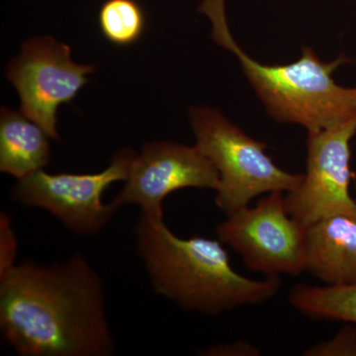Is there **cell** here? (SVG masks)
Returning <instances> with one entry per match:
<instances>
[{
	"label": "cell",
	"mask_w": 356,
	"mask_h": 356,
	"mask_svg": "<svg viewBox=\"0 0 356 356\" xmlns=\"http://www.w3.org/2000/svg\"><path fill=\"white\" fill-rule=\"evenodd\" d=\"M0 331L21 356H109L115 351L104 287L81 254L24 261L0 277Z\"/></svg>",
	"instance_id": "1"
},
{
	"label": "cell",
	"mask_w": 356,
	"mask_h": 356,
	"mask_svg": "<svg viewBox=\"0 0 356 356\" xmlns=\"http://www.w3.org/2000/svg\"><path fill=\"white\" fill-rule=\"evenodd\" d=\"M134 231L154 291L184 310L220 315L264 303L280 291V277L250 280L234 270L221 241L175 236L163 209L140 211Z\"/></svg>",
	"instance_id": "2"
},
{
	"label": "cell",
	"mask_w": 356,
	"mask_h": 356,
	"mask_svg": "<svg viewBox=\"0 0 356 356\" xmlns=\"http://www.w3.org/2000/svg\"><path fill=\"white\" fill-rule=\"evenodd\" d=\"M199 11L212 23V38L231 51L261 100L266 113L280 123L295 124L309 131L321 130L356 116V88H343L334 72L350 62L341 55L324 62L310 47L287 65H264L250 57L234 38L227 20L225 0H203Z\"/></svg>",
	"instance_id": "3"
},
{
	"label": "cell",
	"mask_w": 356,
	"mask_h": 356,
	"mask_svg": "<svg viewBox=\"0 0 356 356\" xmlns=\"http://www.w3.org/2000/svg\"><path fill=\"white\" fill-rule=\"evenodd\" d=\"M189 121L196 146L220 175L215 203L227 216L261 194L296 188L303 175L282 170L266 154L267 145L248 136L218 109L192 106Z\"/></svg>",
	"instance_id": "4"
},
{
	"label": "cell",
	"mask_w": 356,
	"mask_h": 356,
	"mask_svg": "<svg viewBox=\"0 0 356 356\" xmlns=\"http://www.w3.org/2000/svg\"><path fill=\"white\" fill-rule=\"evenodd\" d=\"M137 154L129 147L117 152L108 168L102 172L58 173L44 170L21 178L11 197L26 207L46 210L72 233L92 236L106 227L119 209L102 195L114 182L125 181Z\"/></svg>",
	"instance_id": "5"
},
{
	"label": "cell",
	"mask_w": 356,
	"mask_h": 356,
	"mask_svg": "<svg viewBox=\"0 0 356 356\" xmlns=\"http://www.w3.org/2000/svg\"><path fill=\"white\" fill-rule=\"evenodd\" d=\"M217 235L242 255L248 269L266 277L305 270V228L288 213L284 192H271L254 207L228 215L218 225Z\"/></svg>",
	"instance_id": "6"
},
{
	"label": "cell",
	"mask_w": 356,
	"mask_h": 356,
	"mask_svg": "<svg viewBox=\"0 0 356 356\" xmlns=\"http://www.w3.org/2000/svg\"><path fill=\"white\" fill-rule=\"evenodd\" d=\"M95 72L93 65L74 63L67 44L39 36L22 44L6 77L19 95L20 111L58 140V108L76 97Z\"/></svg>",
	"instance_id": "7"
},
{
	"label": "cell",
	"mask_w": 356,
	"mask_h": 356,
	"mask_svg": "<svg viewBox=\"0 0 356 356\" xmlns=\"http://www.w3.org/2000/svg\"><path fill=\"white\" fill-rule=\"evenodd\" d=\"M355 135L356 116L309 131L306 173L296 188L285 193L288 213L304 228L334 215L356 216V200L350 192V142Z\"/></svg>",
	"instance_id": "8"
},
{
	"label": "cell",
	"mask_w": 356,
	"mask_h": 356,
	"mask_svg": "<svg viewBox=\"0 0 356 356\" xmlns=\"http://www.w3.org/2000/svg\"><path fill=\"white\" fill-rule=\"evenodd\" d=\"M219 185V172L196 145L147 143L134 159L125 186L111 203L117 209L137 205L140 210H161L173 192L184 188L216 191Z\"/></svg>",
	"instance_id": "9"
},
{
	"label": "cell",
	"mask_w": 356,
	"mask_h": 356,
	"mask_svg": "<svg viewBox=\"0 0 356 356\" xmlns=\"http://www.w3.org/2000/svg\"><path fill=\"white\" fill-rule=\"evenodd\" d=\"M305 270L327 285L356 284V216L334 215L306 227Z\"/></svg>",
	"instance_id": "10"
},
{
	"label": "cell",
	"mask_w": 356,
	"mask_h": 356,
	"mask_svg": "<svg viewBox=\"0 0 356 356\" xmlns=\"http://www.w3.org/2000/svg\"><path fill=\"white\" fill-rule=\"evenodd\" d=\"M50 135L22 112L2 107L0 112V172L17 178L50 163Z\"/></svg>",
	"instance_id": "11"
},
{
	"label": "cell",
	"mask_w": 356,
	"mask_h": 356,
	"mask_svg": "<svg viewBox=\"0 0 356 356\" xmlns=\"http://www.w3.org/2000/svg\"><path fill=\"white\" fill-rule=\"evenodd\" d=\"M289 302L306 317L356 325V284L324 287L298 284L292 288Z\"/></svg>",
	"instance_id": "12"
},
{
	"label": "cell",
	"mask_w": 356,
	"mask_h": 356,
	"mask_svg": "<svg viewBox=\"0 0 356 356\" xmlns=\"http://www.w3.org/2000/svg\"><path fill=\"white\" fill-rule=\"evenodd\" d=\"M100 31L110 43H137L146 30V14L137 0H106L98 13Z\"/></svg>",
	"instance_id": "13"
},
{
	"label": "cell",
	"mask_w": 356,
	"mask_h": 356,
	"mask_svg": "<svg viewBox=\"0 0 356 356\" xmlns=\"http://www.w3.org/2000/svg\"><path fill=\"white\" fill-rule=\"evenodd\" d=\"M306 356H356V327L346 325L330 341L311 346Z\"/></svg>",
	"instance_id": "14"
},
{
	"label": "cell",
	"mask_w": 356,
	"mask_h": 356,
	"mask_svg": "<svg viewBox=\"0 0 356 356\" xmlns=\"http://www.w3.org/2000/svg\"><path fill=\"white\" fill-rule=\"evenodd\" d=\"M17 240L11 218L6 213L0 214V277L15 266Z\"/></svg>",
	"instance_id": "15"
},
{
	"label": "cell",
	"mask_w": 356,
	"mask_h": 356,
	"mask_svg": "<svg viewBox=\"0 0 356 356\" xmlns=\"http://www.w3.org/2000/svg\"><path fill=\"white\" fill-rule=\"evenodd\" d=\"M204 356H255L259 350L252 344L245 341H236L228 344H217L199 353Z\"/></svg>",
	"instance_id": "16"
}]
</instances>
